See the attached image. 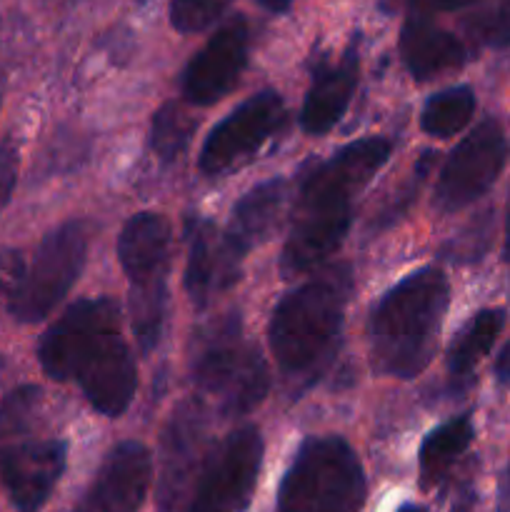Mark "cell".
Returning a JSON list of instances; mask_svg holds the SVG:
<instances>
[{
  "label": "cell",
  "mask_w": 510,
  "mask_h": 512,
  "mask_svg": "<svg viewBox=\"0 0 510 512\" xmlns=\"http://www.w3.org/2000/svg\"><path fill=\"white\" fill-rule=\"evenodd\" d=\"M498 512H510V463H508V468H505L503 480H500Z\"/></svg>",
  "instance_id": "obj_33"
},
{
  "label": "cell",
  "mask_w": 510,
  "mask_h": 512,
  "mask_svg": "<svg viewBox=\"0 0 510 512\" xmlns=\"http://www.w3.org/2000/svg\"><path fill=\"white\" fill-rule=\"evenodd\" d=\"M233 0H170V25L178 33H203L218 23Z\"/></svg>",
  "instance_id": "obj_25"
},
{
  "label": "cell",
  "mask_w": 510,
  "mask_h": 512,
  "mask_svg": "<svg viewBox=\"0 0 510 512\" xmlns=\"http://www.w3.org/2000/svg\"><path fill=\"white\" fill-rule=\"evenodd\" d=\"M475 113V93L470 85H453L430 95L420 113V128L430 138H453Z\"/></svg>",
  "instance_id": "obj_22"
},
{
  "label": "cell",
  "mask_w": 510,
  "mask_h": 512,
  "mask_svg": "<svg viewBox=\"0 0 510 512\" xmlns=\"http://www.w3.org/2000/svg\"><path fill=\"white\" fill-rule=\"evenodd\" d=\"M398 512H428L425 508H420V505H413V503H405V505H400V510Z\"/></svg>",
  "instance_id": "obj_36"
},
{
  "label": "cell",
  "mask_w": 510,
  "mask_h": 512,
  "mask_svg": "<svg viewBox=\"0 0 510 512\" xmlns=\"http://www.w3.org/2000/svg\"><path fill=\"white\" fill-rule=\"evenodd\" d=\"M38 360L48 378L75 380L105 418L123 415L138 390V365L120 330V308L113 298L70 305L40 338Z\"/></svg>",
  "instance_id": "obj_2"
},
{
  "label": "cell",
  "mask_w": 510,
  "mask_h": 512,
  "mask_svg": "<svg viewBox=\"0 0 510 512\" xmlns=\"http://www.w3.org/2000/svg\"><path fill=\"white\" fill-rule=\"evenodd\" d=\"M473 418L468 413L458 415V418L448 420V423L438 425L425 435L423 445H420L418 465H420V488L430 490L433 485L443 483L448 470L453 468L455 460L468 450L473 443Z\"/></svg>",
  "instance_id": "obj_21"
},
{
  "label": "cell",
  "mask_w": 510,
  "mask_h": 512,
  "mask_svg": "<svg viewBox=\"0 0 510 512\" xmlns=\"http://www.w3.org/2000/svg\"><path fill=\"white\" fill-rule=\"evenodd\" d=\"M90 225L85 220H68L40 240L30 270L15 295L10 313L20 323H38L53 313L83 273L88 258Z\"/></svg>",
  "instance_id": "obj_9"
},
{
  "label": "cell",
  "mask_w": 510,
  "mask_h": 512,
  "mask_svg": "<svg viewBox=\"0 0 510 512\" xmlns=\"http://www.w3.org/2000/svg\"><path fill=\"white\" fill-rule=\"evenodd\" d=\"M350 290L348 265H330L275 305L268 343L290 385L308 388L330 368L338 353Z\"/></svg>",
  "instance_id": "obj_3"
},
{
  "label": "cell",
  "mask_w": 510,
  "mask_h": 512,
  "mask_svg": "<svg viewBox=\"0 0 510 512\" xmlns=\"http://www.w3.org/2000/svg\"><path fill=\"white\" fill-rule=\"evenodd\" d=\"M368 483L358 453L338 435L300 443L278 490L280 512H360Z\"/></svg>",
  "instance_id": "obj_7"
},
{
  "label": "cell",
  "mask_w": 510,
  "mask_h": 512,
  "mask_svg": "<svg viewBox=\"0 0 510 512\" xmlns=\"http://www.w3.org/2000/svg\"><path fill=\"white\" fill-rule=\"evenodd\" d=\"M285 123V105L275 90H260L225 115L200 150V173L223 178L230 170L248 165Z\"/></svg>",
  "instance_id": "obj_10"
},
{
  "label": "cell",
  "mask_w": 510,
  "mask_h": 512,
  "mask_svg": "<svg viewBox=\"0 0 510 512\" xmlns=\"http://www.w3.org/2000/svg\"><path fill=\"white\" fill-rule=\"evenodd\" d=\"M388 138H360L320 160L300 180L290 230L280 253V275L300 278L338 253L365 185L388 163Z\"/></svg>",
  "instance_id": "obj_1"
},
{
  "label": "cell",
  "mask_w": 510,
  "mask_h": 512,
  "mask_svg": "<svg viewBox=\"0 0 510 512\" xmlns=\"http://www.w3.org/2000/svg\"><path fill=\"white\" fill-rule=\"evenodd\" d=\"M400 58L415 80H430L465 63V45L433 23V15L408 13L400 28Z\"/></svg>",
  "instance_id": "obj_18"
},
{
  "label": "cell",
  "mask_w": 510,
  "mask_h": 512,
  "mask_svg": "<svg viewBox=\"0 0 510 512\" xmlns=\"http://www.w3.org/2000/svg\"><path fill=\"white\" fill-rule=\"evenodd\" d=\"M190 378L200 395L225 415H245L258 408L270 390L268 365L258 345L245 338L238 313L215 318L195 335Z\"/></svg>",
  "instance_id": "obj_5"
},
{
  "label": "cell",
  "mask_w": 510,
  "mask_h": 512,
  "mask_svg": "<svg viewBox=\"0 0 510 512\" xmlns=\"http://www.w3.org/2000/svg\"><path fill=\"white\" fill-rule=\"evenodd\" d=\"M250 55V25L243 15L230 18L205 48L190 60L183 75V95L193 105H213L238 85Z\"/></svg>",
  "instance_id": "obj_13"
},
{
  "label": "cell",
  "mask_w": 510,
  "mask_h": 512,
  "mask_svg": "<svg viewBox=\"0 0 510 512\" xmlns=\"http://www.w3.org/2000/svg\"><path fill=\"white\" fill-rule=\"evenodd\" d=\"M258 3L263 5V8L268 10V13L280 15V13H285V10L290 8V3H293V0H258Z\"/></svg>",
  "instance_id": "obj_34"
},
{
  "label": "cell",
  "mask_w": 510,
  "mask_h": 512,
  "mask_svg": "<svg viewBox=\"0 0 510 512\" xmlns=\"http://www.w3.org/2000/svg\"><path fill=\"white\" fill-rule=\"evenodd\" d=\"M18 165V145H15L13 138H5L0 143V213L8 208L10 198H13L15 183H18Z\"/></svg>",
  "instance_id": "obj_29"
},
{
  "label": "cell",
  "mask_w": 510,
  "mask_h": 512,
  "mask_svg": "<svg viewBox=\"0 0 510 512\" xmlns=\"http://www.w3.org/2000/svg\"><path fill=\"white\" fill-rule=\"evenodd\" d=\"M25 278V263L20 253L15 250H3L0 253V308L13 305L15 295H18L20 285Z\"/></svg>",
  "instance_id": "obj_28"
},
{
  "label": "cell",
  "mask_w": 510,
  "mask_h": 512,
  "mask_svg": "<svg viewBox=\"0 0 510 512\" xmlns=\"http://www.w3.org/2000/svg\"><path fill=\"white\" fill-rule=\"evenodd\" d=\"M68 463L65 440H20L0 458V483L18 512H40Z\"/></svg>",
  "instance_id": "obj_14"
},
{
  "label": "cell",
  "mask_w": 510,
  "mask_h": 512,
  "mask_svg": "<svg viewBox=\"0 0 510 512\" xmlns=\"http://www.w3.org/2000/svg\"><path fill=\"white\" fill-rule=\"evenodd\" d=\"M153 478V458L143 443L125 440L110 448L78 512H138Z\"/></svg>",
  "instance_id": "obj_15"
},
{
  "label": "cell",
  "mask_w": 510,
  "mask_h": 512,
  "mask_svg": "<svg viewBox=\"0 0 510 512\" xmlns=\"http://www.w3.org/2000/svg\"><path fill=\"white\" fill-rule=\"evenodd\" d=\"M170 233L165 215L138 213L123 225L118 238L120 268L130 283V325L143 355L158 348L168 320Z\"/></svg>",
  "instance_id": "obj_6"
},
{
  "label": "cell",
  "mask_w": 510,
  "mask_h": 512,
  "mask_svg": "<svg viewBox=\"0 0 510 512\" xmlns=\"http://www.w3.org/2000/svg\"><path fill=\"white\" fill-rule=\"evenodd\" d=\"M473 505H475V490L473 485H465V488L458 493V498H455L453 510L450 512H473Z\"/></svg>",
  "instance_id": "obj_32"
},
{
  "label": "cell",
  "mask_w": 510,
  "mask_h": 512,
  "mask_svg": "<svg viewBox=\"0 0 510 512\" xmlns=\"http://www.w3.org/2000/svg\"><path fill=\"white\" fill-rule=\"evenodd\" d=\"M480 0H458V8L455 10H460V8H470V5H478Z\"/></svg>",
  "instance_id": "obj_37"
},
{
  "label": "cell",
  "mask_w": 510,
  "mask_h": 512,
  "mask_svg": "<svg viewBox=\"0 0 510 512\" xmlns=\"http://www.w3.org/2000/svg\"><path fill=\"white\" fill-rule=\"evenodd\" d=\"M185 290L193 308H208L213 293L220 288V233L213 220L193 218L188 223V263H185Z\"/></svg>",
  "instance_id": "obj_20"
},
{
  "label": "cell",
  "mask_w": 510,
  "mask_h": 512,
  "mask_svg": "<svg viewBox=\"0 0 510 512\" xmlns=\"http://www.w3.org/2000/svg\"><path fill=\"white\" fill-rule=\"evenodd\" d=\"M450 303L448 275L435 265L395 283L368 318L373 370L388 378H418L438 350L440 328Z\"/></svg>",
  "instance_id": "obj_4"
},
{
  "label": "cell",
  "mask_w": 510,
  "mask_h": 512,
  "mask_svg": "<svg viewBox=\"0 0 510 512\" xmlns=\"http://www.w3.org/2000/svg\"><path fill=\"white\" fill-rule=\"evenodd\" d=\"M505 325V310L488 308L475 313L458 335L450 343L448 353H445V370L453 390L463 393L470 383H473V370L485 355L490 353L493 343L498 340L500 330Z\"/></svg>",
  "instance_id": "obj_19"
},
{
  "label": "cell",
  "mask_w": 510,
  "mask_h": 512,
  "mask_svg": "<svg viewBox=\"0 0 510 512\" xmlns=\"http://www.w3.org/2000/svg\"><path fill=\"white\" fill-rule=\"evenodd\" d=\"M205 415L203 405L185 400L170 415L163 440V470H160V512H180L188 483L195 480L205 458Z\"/></svg>",
  "instance_id": "obj_16"
},
{
  "label": "cell",
  "mask_w": 510,
  "mask_h": 512,
  "mask_svg": "<svg viewBox=\"0 0 510 512\" xmlns=\"http://www.w3.org/2000/svg\"><path fill=\"white\" fill-rule=\"evenodd\" d=\"M508 160V143L498 120L488 118L465 135L440 170L435 185V205L443 213H455L483 198L498 180Z\"/></svg>",
  "instance_id": "obj_11"
},
{
  "label": "cell",
  "mask_w": 510,
  "mask_h": 512,
  "mask_svg": "<svg viewBox=\"0 0 510 512\" xmlns=\"http://www.w3.org/2000/svg\"><path fill=\"white\" fill-rule=\"evenodd\" d=\"M288 180L270 178L235 203L228 228L220 233V288L228 290L243 273V260L270 238L283 215Z\"/></svg>",
  "instance_id": "obj_12"
},
{
  "label": "cell",
  "mask_w": 510,
  "mask_h": 512,
  "mask_svg": "<svg viewBox=\"0 0 510 512\" xmlns=\"http://www.w3.org/2000/svg\"><path fill=\"white\" fill-rule=\"evenodd\" d=\"M38 403L40 390L33 388V385H23V388L13 390L0 403V458H3L5 450L20 443L23 435L28 433L35 410H38Z\"/></svg>",
  "instance_id": "obj_24"
},
{
  "label": "cell",
  "mask_w": 510,
  "mask_h": 512,
  "mask_svg": "<svg viewBox=\"0 0 510 512\" xmlns=\"http://www.w3.org/2000/svg\"><path fill=\"white\" fill-rule=\"evenodd\" d=\"M360 55L358 45L350 43L348 50L335 63H323L315 68L313 83L300 110V128L308 135H325L340 123L358 88Z\"/></svg>",
  "instance_id": "obj_17"
},
{
  "label": "cell",
  "mask_w": 510,
  "mask_h": 512,
  "mask_svg": "<svg viewBox=\"0 0 510 512\" xmlns=\"http://www.w3.org/2000/svg\"><path fill=\"white\" fill-rule=\"evenodd\" d=\"M403 3L408 5V13H423V15L445 13V10L458 8V0H403Z\"/></svg>",
  "instance_id": "obj_30"
},
{
  "label": "cell",
  "mask_w": 510,
  "mask_h": 512,
  "mask_svg": "<svg viewBox=\"0 0 510 512\" xmlns=\"http://www.w3.org/2000/svg\"><path fill=\"white\" fill-rule=\"evenodd\" d=\"M493 373H495V380H498L500 388H508L510 385V340L503 345V350H500L498 358H495Z\"/></svg>",
  "instance_id": "obj_31"
},
{
  "label": "cell",
  "mask_w": 510,
  "mask_h": 512,
  "mask_svg": "<svg viewBox=\"0 0 510 512\" xmlns=\"http://www.w3.org/2000/svg\"><path fill=\"white\" fill-rule=\"evenodd\" d=\"M263 435L243 425L205 453L193 480V495L183 512H245L263 468Z\"/></svg>",
  "instance_id": "obj_8"
},
{
  "label": "cell",
  "mask_w": 510,
  "mask_h": 512,
  "mask_svg": "<svg viewBox=\"0 0 510 512\" xmlns=\"http://www.w3.org/2000/svg\"><path fill=\"white\" fill-rule=\"evenodd\" d=\"M490 243V220H480L473 223V228L468 233H463L460 238H455L450 243V260H458V263H470V260H478L483 255V250Z\"/></svg>",
  "instance_id": "obj_27"
},
{
  "label": "cell",
  "mask_w": 510,
  "mask_h": 512,
  "mask_svg": "<svg viewBox=\"0 0 510 512\" xmlns=\"http://www.w3.org/2000/svg\"><path fill=\"white\" fill-rule=\"evenodd\" d=\"M135 3H138V5H145V3H148V0H135Z\"/></svg>",
  "instance_id": "obj_38"
},
{
  "label": "cell",
  "mask_w": 510,
  "mask_h": 512,
  "mask_svg": "<svg viewBox=\"0 0 510 512\" xmlns=\"http://www.w3.org/2000/svg\"><path fill=\"white\" fill-rule=\"evenodd\" d=\"M475 30L490 48H510V0H490L475 18Z\"/></svg>",
  "instance_id": "obj_26"
},
{
  "label": "cell",
  "mask_w": 510,
  "mask_h": 512,
  "mask_svg": "<svg viewBox=\"0 0 510 512\" xmlns=\"http://www.w3.org/2000/svg\"><path fill=\"white\" fill-rule=\"evenodd\" d=\"M195 125L198 123L173 100L160 105L150 123V145H153L155 155L163 163H173L175 158H180V153L188 148Z\"/></svg>",
  "instance_id": "obj_23"
},
{
  "label": "cell",
  "mask_w": 510,
  "mask_h": 512,
  "mask_svg": "<svg viewBox=\"0 0 510 512\" xmlns=\"http://www.w3.org/2000/svg\"><path fill=\"white\" fill-rule=\"evenodd\" d=\"M503 258L510 265V195H508V208H505V245H503Z\"/></svg>",
  "instance_id": "obj_35"
}]
</instances>
